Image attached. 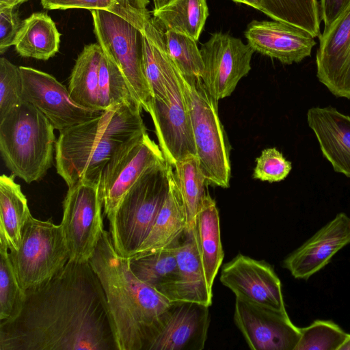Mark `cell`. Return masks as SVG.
I'll list each match as a JSON object with an SVG mask.
<instances>
[{
  "label": "cell",
  "instance_id": "8d00e7d4",
  "mask_svg": "<svg viewBox=\"0 0 350 350\" xmlns=\"http://www.w3.org/2000/svg\"><path fill=\"white\" fill-rule=\"evenodd\" d=\"M18 7L0 9V53L3 54L14 44L22 25Z\"/></svg>",
  "mask_w": 350,
  "mask_h": 350
},
{
  "label": "cell",
  "instance_id": "d6a6232c",
  "mask_svg": "<svg viewBox=\"0 0 350 350\" xmlns=\"http://www.w3.org/2000/svg\"><path fill=\"white\" fill-rule=\"evenodd\" d=\"M166 50L181 74L188 78H201L204 66L196 41L171 30L163 31Z\"/></svg>",
  "mask_w": 350,
  "mask_h": 350
},
{
  "label": "cell",
  "instance_id": "b9f144b4",
  "mask_svg": "<svg viewBox=\"0 0 350 350\" xmlns=\"http://www.w3.org/2000/svg\"><path fill=\"white\" fill-rule=\"evenodd\" d=\"M338 350H350V334H349L347 338L340 345Z\"/></svg>",
  "mask_w": 350,
  "mask_h": 350
},
{
  "label": "cell",
  "instance_id": "ba28073f",
  "mask_svg": "<svg viewBox=\"0 0 350 350\" xmlns=\"http://www.w3.org/2000/svg\"><path fill=\"white\" fill-rule=\"evenodd\" d=\"M68 90L77 103L94 110L136 100L122 72L98 43L85 45L78 55Z\"/></svg>",
  "mask_w": 350,
  "mask_h": 350
},
{
  "label": "cell",
  "instance_id": "d590c367",
  "mask_svg": "<svg viewBox=\"0 0 350 350\" xmlns=\"http://www.w3.org/2000/svg\"><path fill=\"white\" fill-rule=\"evenodd\" d=\"M291 169V163L280 152L275 148H267L256 159L253 177L269 183L280 182L286 178Z\"/></svg>",
  "mask_w": 350,
  "mask_h": 350
},
{
  "label": "cell",
  "instance_id": "7a4b0ae2",
  "mask_svg": "<svg viewBox=\"0 0 350 350\" xmlns=\"http://www.w3.org/2000/svg\"><path fill=\"white\" fill-rule=\"evenodd\" d=\"M89 262L103 288L118 350H144L150 330L172 301L134 274L129 258L116 252L105 229Z\"/></svg>",
  "mask_w": 350,
  "mask_h": 350
},
{
  "label": "cell",
  "instance_id": "f546056e",
  "mask_svg": "<svg viewBox=\"0 0 350 350\" xmlns=\"http://www.w3.org/2000/svg\"><path fill=\"white\" fill-rule=\"evenodd\" d=\"M187 218V230L195 229L196 217L206 192L207 180L197 155H189L173 166Z\"/></svg>",
  "mask_w": 350,
  "mask_h": 350
},
{
  "label": "cell",
  "instance_id": "4316f807",
  "mask_svg": "<svg viewBox=\"0 0 350 350\" xmlns=\"http://www.w3.org/2000/svg\"><path fill=\"white\" fill-rule=\"evenodd\" d=\"M208 16L206 0H171L152 12L154 23L163 31L171 30L197 41Z\"/></svg>",
  "mask_w": 350,
  "mask_h": 350
},
{
  "label": "cell",
  "instance_id": "f1b7e54d",
  "mask_svg": "<svg viewBox=\"0 0 350 350\" xmlns=\"http://www.w3.org/2000/svg\"><path fill=\"white\" fill-rule=\"evenodd\" d=\"M46 10H103L125 19L142 31L151 18L150 0H40Z\"/></svg>",
  "mask_w": 350,
  "mask_h": 350
},
{
  "label": "cell",
  "instance_id": "8fae6325",
  "mask_svg": "<svg viewBox=\"0 0 350 350\" xmlns=\"http://www.w3.org/2000/svg\"><path fill=\"white\" fill-rule=\"evenodd\" d=\"M166 161L159 146L148 133L124 144L105 166L100 180V196L109 220L126 192L149 168Z\"/></svg>",
  "mask_w": 350,
  "mask_h": 350
},
{
  "label": "cell",
  "instance_id": "9a60e30c",
  "mask_svg": "<svg viewBox=\"0 0 350 350\" xmlns=\"http://www.w3.org/2000/svg\"><path fill=\"white\" fill-rule=\"evenodd\" d=\"M20 70L24 101L41 111L55 129L62 131L103 112L79 105L68 89L52 75L31 67L20 66Z\"/></svg>",
  "mask_w": 350,
  "mask_h": 350
},
{
  "label": "cell",
  "instance_id": "d6986e66",
  "mask_svg": "<svg viewBox=\"0 0 350 350\" xmlns=\"http://www.w3.org/2000/svg\"><path fill=\"white\" fill-rule=\"evenodd\" d=\"M350 243V217L344 213L320 228L291 253L283 266L297 279L308 280L325 267L332 258Z\"/></svg>",
  "mask_w": 350,
  "mask_h": 350
},
{
  "label": "cell",
  "instance_id": "9c48e42d",
  "mask_svg": "<svg viewBox=\"0 0 350 350\" xmlns=\"http://www.w3.org/2000/svg\"><path fill=\"white\" fill-rule=\"evenodd\" d=\"M90 12L98 44L120 68L133 97L147 111L152 95L143 70L142 33L112 12L103 10Z\"/></svg>",
  "mask_w": 350,
  "mask_h": 350
},
{
  "label": "cell",
  "instance_id": "8992f818",
  "mask_svg": "<svg viewBox=\"0 0 350 350\" xmlns=\"http://www.w3.org/2000/svg\"><path fill=\"white\" fill-rule=\"evenodd\" d=\"M181 79L196 155L203 174L207 183L228 188L231 172L229 150L218 116V101L208 92L201 78L182 75Z\"/></svg>",
  "mask_w": 350,
  "mask_h": 350
},
{
  "label": "cell",
  "instance_id": "f35d334b",
  "mask_svg": "<svg viewBox=\"0 0 350 350\" xmlns=\"http://www.w3.org/2000/svg\"><path fill=\"white\" fill-rule=\"evenodd\" d=\"M236 3H244L255 9L261 11L263 4V0H232Z\"/></svg>",
  "mask_w": 350,
  "mask_h": 350
},
{
  "label": "cell",
  "instance_id": "603a6c76",
  "mask_svg": "<svg viewBox=\"0 0 350 350\" xmlns=\"http://www.w3.org/2000/svg\"><path fill=\"white\" fill-rule=\"evenodd\" d=\"M170 189L166 199L147 237L132 256H141L171 247L187 229L185 206L174 175L169 167ZM131 256V257H132Z\"/></svg>",
  "mask_w": 350,
  "mask_h": 350
},
{
  "label": "cell",
  "instance_id": "7402d4cb",
  "mask_svg": "<svg viewBox=\"0 0 350 350\" xmlns=\"http://www.w3.org/2000/svg\"><path fill=\"white\" fill-rule=\"evenodd\" d=\"M172 247L177 260L178 274L167 299L170 301H193L211 306L213 293L207 287L195 231L187 229Z\"/></svg>",
  "mask_w": 350,
  "mask_h": 350
},
{
  "label": "cell",
  "instance_id": "83f0119b",
  "mask_svg": "<svg viewBox=\"0 0 350 350\" xmlns=\"http://www.w3.org/2000/svg\"><path fill=\"white\" fill-rule=\"evenodd\" d=\"M130 267L143 282L167 298L176 282L178 268L172 247L129 258Z\"/></svg>",
  "mask_w": 350,
  "mask_h": 350
},
{
  "label": "cell",
  "instance_id": "4dcf8cb0",
  "mask_svg": "<svg viewBox=\"0 0 350 350\" xmlns=\"http://www.w3.org/2000/svg\"><path fill=\"white\" fill-rule=\"evenodd\" d=\"M261 12L274 21L320 37V8L317 0H263Z\"/></svg>",
  "mask_w": 350,
  "mask_h": 350
},
{
  "label": "cell",
  "instance_id": "5b68a950",
  "mask_svg": "<svg viewBox=\"0 0 350 350\" xmlns=\"http://www.w3.org/2000/svg\"><path fill=\"white\" fill-rule=\"evenodd\" d=\"M169 167L165 161L146 170L109 219L113 247L122 256H133L153 226L168 194Z\"/></svg>",
  "mask_w": 350,
  "mask_h": 350
},
{
  "label": "cell",
  "instance_id": "5bb4252c",
  "mask_svg": "<svg viewBox=\"0 0 350 350\" xmlns=\"http://www.w3.org/2000/svg\"><path fill=\"white\" fill-rule=\"evenodd\" d=\"M209 306L172 301L150 330L144 350H202L207 338Z\"/></svg>",
  "mask_w": 350,
  "mask_h": 350
},
{
  "label": "cell",
  "instance_id": "3957f363",
  "mask_svg": "<svg viewBox=\"0 0 350 350\" xmlns=\"http://www.w3.org/2000/svg\"><path fill=\"white\" fill-rule=\"evenodd\" d=\"M142 109L136 100L123 102L59 131L55 149L56 170L68 187L82 179L100 181L111 157L124 144L146 132Z\"/></svg>",
  "mask_w": 350,
  "mask_h": 350
},
{
  "label": "cell",
  "instance_id": "2e32d148",
  "mask_svg": "<svg viewBox=\"0 0 350 350\" xmlns=\"http://www.w3.org/2000/svg\"><path fill=\"white\" fill-rule=\"evenodd\" d=\"M220 282L236 297L281 312H287L280 280L273 267L239 254L222 267Z\"/></svg>",
  "mask_w": 350,
  "mask_h": 350
},
{
  "label": "cell",
  "instance_id": "ffe728a7",
  "mask_svg": "<svg viewBox=\"0 0 350 350\" xmlns=\"http://www.w3.org/2000/svg\"><path fill=\"white\" fill-rule=\"evenodd\" d=\"M245 37L255 51L284 64L298 63L309 57L316 42L307 31L278 21H252Z\"/></svg>",
  "mask_w": 350,
  "mask_h": 350
},
{
  "label": "cell",
  "instance_id": "cb8c5ba5",
  "mask_svg": "<svg viewBox=\"0 0 350 350\" xmlns=\"http://www.w3.org/2000/svg\"><path fill=\"white\" fill-rule=\"evenodd\" d=\"M195 238L207 287L211 293L224 257L219 215L215 201L207 193L197 213Z\"/></svg>",
  "mask_w": 350,
  "mask_h": 350
},
{
  "label": "cell",
  "instance_id": "e0dca14e",
  "mask_svg": "<svg viewBox=\"0 0 350 350\" xmlns=\"http://www.w3.org/2000/svg\"><path fill=\"white\" fill-rule=\"evenodd\" d=\"M234 321L253 350H294L300 328L281 312L236 297Z\"/></svg>",
  "mask_w": 350,
  "mask_h": 350
},
{
  "label": "cell",
  "instance_id": "e575fe53",
  "mask_svg": "<svg viewBox=\"0 0 350 350\" xmlns=\"http://www.w3.org/2000/svg\"><path fill=\"white\" fill-rule=\"evenodd\" d=\"M24 102L20 66L0 58V119Z\"/></svg>",
  "mask_w": 350,
  "mask_h": 350
},
{
  "label": "cell",
  "instance_id": "74e56055",
  "mask_svg": "<svg viewBox=\"0 0 350 350\" xmlns=\"http://www.w3.org/2000/svg\"><path fill=\"white\" fill-rule=\"evenodd\" d=\"M350 3V0H321V18L328 27Z\"/></svg>",
  "mask_w": 350,
  "mask_h": 350
},
{
  "label": "cell",
  "instance_id": "7c38bea8",
  "mask_svg": "<svg viewBox=\"0 0 350 350\" xmlns=\"http://www.w3.org/2000/svg\"><path fill=\"white\" fill-rule=\"evenodd\" d=\"M181 77L178 68L167 85L166 96L152 97L147 111L152 118L159 146L165 161L172 166L189 155H196Z\"/></svg>",
  "mask_w": 350,
  "mask_h": 350
},
{
  "label": "cell",
  "instance_id": "ab89813d",
  "mask_svg": "<svg viewBox=\"0 0 350 350\" xmlns=\"http://www.w3.org/2000/svg\"><path fill=\"white\" fill-rule=\"evenodd\" d=\"M29 0H0V9L18 7L20 4Z\"/></svg>",
  "mask_w": 350,
  "mask_h": 350
},
{
  "label": "cell",
  "instance_id": "d4e9b609",
  "mask_svg": "<svg viewBox=\"0 0 350 350\" xmlns=\"http://www.w3.org/2000/svg\"><path fill=\"white\" fill-rule=\"evenodd\" d=\"M60 37L46 12H34L23 21L14 46L21 57L48 60L58 52Z\"/></svg>",
  "mask_w": 350,
  "mask_h": 350
},
{
  "label": "cell",
  "instance_id": "836d02e7",
  "mask_svg": "<svg viewBox=\"0 0 350 350\" xmlns=\"http://www.w3.org/2000/svg\"><path fill=\"white\" fill-rule=\"evenodd\" d=\"M300 332L294 350H338L349 334L329 320H316Z\"/></svg>",
  "mask_w": 350,
  "mask_h": 350
},
{
  "label": "cell",
  "instance_id": "ac0fdd59",
  "mask_svg": "<svg viewBox=\"0 0 350 350\" xmlns=\"http://www.w3.org/2000/svg\"><path fill=\"white\" fill-rule=\"evenodd\" d=\"M317 76L334 95L350 98V3L319 37Z\"/></svg>",
  "mask_w": 350,
  "mask_h": 350
},
{
  "label": "cell",
  "instance_id": "60d3db41",
  "mask_svg": "<svg viewBox=\"0 0 350 350\" xmlns=\"http://www.w3.org/2000/svg\"><path fill=\"white\" fill-rule=\"evenodd\" d=\"M171 0H153L154 3V10L157 11L162 8H163L165 5H167Z\"/></svg>",
  "mask_w": 350,
  "mask_h": 350
},
{
  "label": "cell",
  "instance_id": "4fadbf2b",
  "mask_svg": "<svg viewBox=\"0 0 350 350\" xmlns=\"http://www.w3.org/2000/svg\"><path fill=\"white\" fill-rule=\"evenodd\" d=\"M254 51L241 39L220 32L212 34L202 44V80L216 100L229 96L239 81L248 74Z\"/></svg>",
  "mask_w": 350,
  "mask_h": 350
},
{
  "label": "cell",
  "instance_id": "1f68e13d",
  "mask_svg": "<svg viewBox=\"0 0 350 350\" xmlns=\"http://www.w3.org/2000/svg\"><path fill=\"white\" fill-rule=\"evenodd\" d=\"M5 242L0 241V322L12 320L21 313L26 290L19 284Z\"/></svg>",
  "mask_w": 350,
  "mask_h": 350
},
{
  "label": "cell",
  "instance_id": "484cf974",
  "mask_svg": "<svg viewBox=\"0 0 350 350\" xmlns=\"http://www.w3.org/2000/svg\"><path fill=\"white\" fill-rule=\"evenodd\" d=\"M14 176L0 177V241L10 251L19 247L22 228L31 215L27 200Z\"/></svg>",
  "mask_w": 350,
  "mask_h": 350
},
{
  "label": "cell",
  "instance_id": "52a82bcc",
  "mask_svg": "<svg viewBox=\"0 0 350 350\" xmlns=\"http://www.w3.org/2000/svg\"><path fill=\"white\" fill-rule=\"evenodd\" d=\"M10 256L25 290L46 282L70 259L62 225L37 219L31 214L22 228L19 247L10 251Z\"/></svg>",
  "mask_w": 350,
  "mask_h": 350
},
{
  "label": "cell",
  "instance_id": "30bf717a",
  "mask_svg": "<svg viewBox=\"0 0 350 350\" xmlns=\"http://www.w3.org/2000/svg\"><path fill=\"white\" fill-rule=\"evenodd\" d=\"M100 181L82 179L68 187L61 222L70 259L89 261L104 230Z\"/></svg>",
  "mask_w": 350,
  "mask_h": 350
},
{
  "label": "cell",
  "instance_id": "277c9868",
  "mask_svg": "<svg viewBox=\"0 0 350 350\" xmlns=\"http://www.w3.org/2000/svg\"><path fill=\"white\" fill-rule=\"evenodd\" d=\"M54 130L46 117L26 101L0 119V152L13 175L31 183L46 174L55 149Z\"/></svg>",
  "mask_w": 350,
  "mask_h": 350
},
{
  "label": "cell",
  "instance_id": "44dd1931",
  "mask_svg": "<svg viewBox=\"0 0 350 350\" xmlns=\"http://www.w3.org/2000/svg\"><path fill=\"white\" fill-rule=\"evenodd\" d=\"M307 121L335 172L350 178V116L332 107H312Z\"/></svg>",
  "mask_w": 350,
  "mask_h": 350
},
{
  "label": "cell",
  "instance_id": "6da1fadb",
  "mask_svg": "<svg viewBox=\"0 0 350 350\" xmlns=\"http://www.w3.org/2000/svg\"><path fill=\"white\" fill-rule=\"evenodd\" d=\"M118 350L100 280L89 261L69 259L26 290L19 315L0 322V350Z\"/></svg>",
  "mask_w": 350,
  "mask_h": 350
}]
</instances>
